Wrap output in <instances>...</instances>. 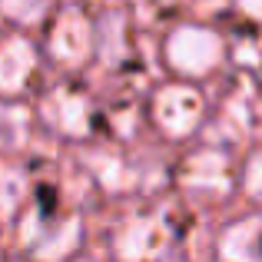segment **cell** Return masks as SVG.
Returning a JSON list of instances; mask_svg holds the SVG:
<instances>
[{
	"mask_svg": "<svg viewBox=\"0 0 262 262\" xmlns=\"http://www.w3.org/2000/svg\"><path fill=\"white\" fill-rule=\"evenodd\" d=\"M166 63L176 77L186 80H203L216 73L226 60V40L212 27L203 24H183L169 33L166 40Z\"/></svg>",
	"mask_w": 262,
	"mask_h": 262,
	"instance_id": "obj_1",
	"label": "cell"
},
{
	"mask_svg": "<svg viewBox=\"0 0 262 262\" xmlns=\"http://www.w3.org/2000/svg\"><path fill=\"white\" fill-rule=\"evenodd\" d=\"M219 252L232 259H259L262 256V216H246L223 232Z\"/></svg>",
	"mask_w": 262,
	"mask_h": 262,
	"instance_id": "obj_2",
	"label": "cell"
},
{
	"mask_svg": "<svg viewBox=\"0 0 262 262\" xmlns=\"http://www.w3.org/2000/svg\"><path fill=\"white\" fill-rule=\"evenodd\" d=\"M243 192L249 199H256V203H262V146L252 149L243 166Z\"/></svg>",
	"mask_w": 262,
	"mask_h": 262,
	"instance_id": "obj_3",
	"label": "cell"
},
{
	"mask_svg": "<svg viewBox=\"0 0 262 262\" xmlns=\"http://www.w3.org/2000/svg\"><path fill=\"white\" fill-rule=\"evenodd\" d=\"M236 10L252 24H262V0H236Z\"/></svg>",
	"mask_w": 262,
	"mask_h": 262,
	"instance_id": "obj_4",
	"label": "cell"
}]
</instances>
